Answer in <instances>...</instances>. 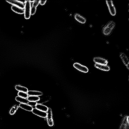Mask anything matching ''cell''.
Here are the masks:
<instances>
[{"label":"cell","instance_id":"cell-1","mask_svg":"<svg viewBox=\"0 0 129 129\" xmlns=\"http://www.w3.org/2000/svg\"><path fill=\"white\" fill-rule=\"evenodd\" d=\"M115 23L113 21L109 22L102 30V33L104 35L108 36L111 33L115 27Z\"/></svg>","mask_w":129,"mask_h":129},{"label":"cell","instance_id":"cell-2","mask_svg":"<svg viewBox=\"0 0 129 129\" xmlns=\"http://www.w3.org/2000/svg\"><path fill=\"white\" fill-rule=\"evenodd\" d=\"M31 4L30 1H26L24 4V18L26 19H29L31 16Z\"/></svg>","mask_w":129,"mask_h":129},{"label":"cell","instance_id":"cell-3","mask_svg":"<svg viewBox=\"0 0 129 129\" xmlns=\"http://www.w3.org/2000/svg\"><path fill=\"white\" fill-rule=\"evenodd\" d=\"M106 1L110 15L112 16H115L116 14V12L113 1L112 0H106Z\"/></svg>","mask_w":129,"mask_h":129},{"label":"cell","instance_id":"cell-4","mask_svg":"<svg viewBox=\"0 0 129 129\" xmlns=\"http://www.w3.org/2000/svg\"><path fill=\"white\" fill-rule=\"evenodd\" d=\"M46 117L47 124L49 126L52 127L54 125L53 121V114L52 109L48 108L47 112Z\"/></svg>","mask_w":129,"mask_h":129},{"label":"cell","instance_id":"cell-5","mask_svg":"<svg viewBox=\"0 0 129 129\" xmlns=\"http://www.w3.org/2000/svg\"><path fill=\"white\" fill-rule=\"evenodd\" d=\"M73 66L75 68L81 72L87 73L89 71V69L86 67L79 63H75L74 64Z\"/></svg>","mask_w":129,"mask_h":129},{"label":"cell","instance_id":"cell-6","mask_svg":"<svg viewBox=\"0 0 129 129\" xmlns=\"http://www.w3.org/2000/svg\"><path fill=\"white\" fill-rule=\"evenodd\" d=\"M32 112L34 114L40 117L44 118H46L47 113L46 112L41 111L36 108L33 109Z\"/></svg>","mask_w":129,"mask_h":129},{"label":"cell","instance_id":"cell-7","mask_svg":"<svg viewBox=\"0 0 129 129\" xmlns=\"http://www.w3.org/2000/svg\"><path fill=\"white\" fill-rule=\"evenodd\" d=\"M93 61L96 64L107 65L108 62L106 59L100 57H95L93 59Z\"/></svg>","mask_w":129,"mask_h":129},{"label":"cell","instance_id":"cell-8","mask_svg":"<svg viewBox=\"0 0 129 129\" xmlns=\"http://www.w3.org/2000/svg\"><path fill=\"white\" fill-rule=\"evenodd\" d=\"M8 3L16 7L24 9V4L22 3L20 1L17 0H6Z\"/></svg>","mask_w":129,"mask_h":129},{"label":"cell","instance_id":"cell-9","mask_svg":"<svg viewBox=\"0 0 129 129\" xmlns=\"http://www.w3.org/2000/svg\"><path fill=\"white\" fill-rule=\"evenodd\" d=\"M75 19L78 22L82 24L85 23L86 22V19L82 15L78 14H76L75 15Z\"/></svg>","mask_w":129,"mask_h":129},{"label":"cell","instance_id":"cell-10","mask_svg":"<svg viewBox=\"0 0 129 129\" xmlns=\"http://www.w3.org/2000/svg\"><path fill=\"white\" fill-rule=\"evenodd\" d=\"M95 66L98 69L105 71H108L110 69V67L107 65L96 63L95 65Z\"/></svg>","mask_w":129,"mask_h":129},{"label":"cell","instance_id":"cell-11","mask_svg":"<svg viewBox=\"0 0 129 129\" xmlns=\"http://www.w3.org/2000/svg\"><path fill=\"white\" fill-rule=\"evenodd\" d=\"M11 9L15 13L19 14H24V10L21 8L14 5L12 6Z\"/></svg>","mask_w":129,"mask_h":129},{"label":"cell","instance_id":"cell-12","mask_svg":"<svg viewBox=\"0 0 129 129\" xmlns=\"http://www.w3.org/2000/svg\"><path fill=\"white\" fill-rule=\"evenodd\" d=\"M19 107L29 112H32L33 108V107L28 105V104L21 103Z\"/></svg>","mask_w":129,"mask_h":129},{"label":"cell","instance_id":"cell-13","mask_svg":"<svg viewBox=\"0 0 129 129\" xmlns=\"http://www.w3.org/2000/svg\"><path fill=\"white\" fill-rule=\"evenodd\" d=\"M120 57L124 64L126 66L129 65L128 59L125 54L121 53L120 54Z\"/></svg>","mask_w":129,"mask_h":129},{"label":"cell","instance_id":"cell-14","mask_svg":"<svg viewBox=\"0 0 129 129\" xmlns=\"http://www.w3.org/2000/svg\"><path fill=\"white\" fill-rule=\"evenodd\" d=\"M28 95L30 96H41L43 95L42 92L35 91H29L27 92Z\"/></svg>","mask_w":129,"mask_h":129},{"label":"cell","instance_id":"cell-15","mask_svg":"<svg viewBox=\"0 0 129 129\" xmlns=\"http://www.w3.org/2000/svg\"><path fill=\"white\" fill-rule=\"evenodd\" d=\"M35 107L36 109L41 111L45 112H47L48 109V108L47 106L39 103H38Z\"/></svg>","mask_w":129,"mask_h":129},{"label":"cell","instance_id":"cell-16","mask_svg":"<svg viewBox=\"0 0 129 129\" xmlns=\"http://www.w3.org/2000/svg\"><path fill=\"white\" fill-rule=\"evenodd\" d=\"M15 88L17 90L19 91H22L27 93L28 91V89L27 88L19 85H16Z\"/></svg>","mask_w":129,"mask_h":129},{"label":"cell","instance_id":"cell-17","mask_svg":"<svg viewBox=\"0 0 129 129\" xmlns=\"http://www.w3.org/2000/svg\"><path fill=\"white\" fill-rule=\"evenodd\" d=\"M15 99L17 101L21 103L28 104L29 102L27 99L19 96H16Z\"/></svg>","mask_w":129,"mask_h":129},{"label":"cell","instance_id":"cell-18","mask_svg":"<svg viewBox=\"0 0 129 129\" xmlns=\"http://www.w3.org/2000/svg\"><path fill=\"white\" fill-rule=\"evenodd\" d=\"M27 100L29 101L38 102L40 99V98L38 96H30L28 97Z\"/></svg>","mask_w":129,"mask_h":129},{"label":"cell","instance_id":"cell-19","mask_svg":"<svg viewBox=\"0 0 129 129\" xmlns=\"http://www.w3.org/2000/svg\"><path fill=\"white\" fill-rule=\"evenodd\" d=\"M51 97L50 96H47L41 99H40L38 101L41 104L45 103L50 101L51 99Z\"/></svg>","mask_w":129,"mask_h":129},{"label":"cell","instance_id":"cell-20","mask_svg":"<svg viewBox=\"0 0 129 129\" xmlns=\"http://www.w3.org/2000/svg\"><path fill=\"white\" fill-rule=\"evenodd\" d=\"M19 106L17 105H15L12 107L10 110L9 113L11 115H13L15 114Z\"/></svg>","mask_w":129,"mask_h":129},{"label":"cell","instance_id":"cell-21","mask_svg":"<svg viewBox=\"0 0 129 129\" xmlns=\"http://www.w3.org/2000/svg\"><path fill=\"white\" fill-rule=\"evenodd\" d=\"M128 116L126 121H125V119L123 120L125 123H124V122L122 121L120 129H125L127 128V124L129 123V122L127 123V122H128V120L127 121V120H128Z\"/></svg>","mask_w":129,"mask_h":129},{"label":"cell","instance_id":"cell-22","mask_svg":"<svg viewBox=\"0 0 129 129\" xmlns=\"http://www.w3.org/2000/svg\"><path fill=\"white\" fill-rule=\"evenodd\" d=\"M18 96L24 98H27L28 95L26 93L22 91H19L18 93Z\"/></svg>","mask_w":129,"mask_h":129},{"label":"cell","instance_id":"cell-23","mask_svg":"<svg viewBox=\"0 0 129 129\" xmlns=\"http://www.w3.org/2000/svg\"><path fill=\"white\" fill-rule=\"evenodd\" d=\"M38 103L36 102L29 101L28 104V105L32 107L36 106Z\"/></svg>","mask_w":129,"mask_h":129},{"label":"cell","instance_id":"cell-24","mask_svg":"<svg viewBox=\"0 0 129 129\" xmlns=\"http://www.w3.org/2000/svg\"><path fill=\"white\" fill-rule=\"evenodd\" d=\"M36 8L33 7V6H32L31 9V12H30L31 15H34L36 13Z\"/></svg>","mask_w":129,"mask_h":129},{"label":"cell","instance_id":"cell-25","mask_svg":"<svg viewBox=\"0 0 129 129\" xmlns=\"http://www.w3.org/2000/svg\"><path fill=\"white\" fill-rule=\"evenodd\" d=\"M40 0H34L32 6L36 8L40 4Z\"/></svg>","mask_w":129,"mask_h":129},{"label":"cell","instance_id":"cell-26","mask_svg":"<svg viewBox=\"0 0 129 129\" xmlns=\"http://www.w3.org/2000/svg\"><path fill=\"white\" fill-rule=\"evenodd\" d=\"M46 0H40V4L41 5H44L46 4Z\"/></svg>","mask_w":129,"mask_h":129},{"label":"cell","instance_id":"cell-27","mask_svg":"<svg viewBox=\"0 0 129 129\" xmlns=\"http://www.w3.org/2000/svg\"><path fill=\"white\" fill-rule=\"evenodd\" d=\"M30 1V3H31V2H33V3L34 2V1Z\"/></svg>","mask_w":129,"mask_h":129}]
</instances>
